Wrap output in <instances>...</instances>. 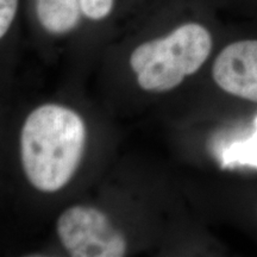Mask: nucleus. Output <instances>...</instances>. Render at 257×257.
I'll list each match as a JSON object with an SVG mask.
<instances>
[{
	"instance_id": "nucleus-2",
	"label": "nucleus",
	"mask_w": 257,
	"mask_h": 257,
	"mask_svg": "<svg viewBox=\"0 0 257 257\" xmlns=\"http://www.w3.org/2000/svg\"><path fill=\"white\" fill-rule=\"evenodd\" d=\"M212 50V36L198 23H186L163 37L143 42L128 57L137 86L148 93H165L199 72Z\"/></svg>"
},
{
	"instance_id": "nucleus-6",
	"label": "nucleus",
	"mask_w": 257,
	"mask_h": 257,
	"mask_svg": "<svg viewBox=\"0 0 257 257\" xmlns=\"http://www.w3.org/2000/svg\"><path fill=\"white\" fill-rule=\"evenodd\" d=\"M114 0H81L83 16L91 21L99 22L112 14Z\"/></svg>"
},
{
	"instance_id": "nucleus-7",
	"label": "nucleus",
	"mask_w": 257,
	"mask_h": 257,
	"mask_svg": "<svg viewBox=\"0 0 257 257\" xmlns=\"http://www.w3.org/2000/svg\"><path fill=\"white\" fill-rule=\"evenodd\" d=\"M19 8V0H0V41L10 31Z\"/></svg>"
},
{
	"instance_id": "nucleus-4",
	"label": "nucleus",
	"mask_w": 257,
	"mask_h": 257,
	"mask_svg": "<svg viewBox=\"0 0 257 257\" xmlns=\"http://www.w3.org/2000/svg\"><path fill=\"white\" fill-rule=\"evenodd\" d=\"M212 78L224 92L257 102V40L225 47L214 60Z\"/></svg>"
},
{
	"instance_id": "nucleus-5",
	"label": "nucleus",
	"mask_w": 257,
	"mask_h": 257,
	"mask_svg": "<svg viewBox=\"0 0 257 257\" xmlns=\"http://www.w3.org/2000/svg\"><path fill=\"white\" fill-rule=\"evenodd\" d=\"M35 6L41 27L55 36L75 30L83 16L81 0H36Z\"/></svg>"
},
{
	"instance_id": "nucleus-3",
	"label": "nucleus",
	"mask_w": 257,
	"mask_h": 257,
	"mask_svg": "<svg viewBox=\"0 0 257 257\" xmlns=\"http://www.w3.org/2000/svg\"><path fill=\"white\" fill-rule=\"evenodd\" d=\"M55 231L61 246L72 257H121L128 252L124 231L94 205L64 208L57 217Z\"/></svg>"
},
{
	"instance_id": "nucleus-8",
	"label": "nucleus",
	"mask_w": 257,
	"mask_h": 257,
	"mask_svg": "<svg viewBox=\"0 0 257 257\" xmlns=\"http://www.w3.org/2000/svg\"><path fill=\"white\" fill-rule=\"evenodd\" d=\"M233 155L230 160L239 161L242 163H250L257 165V135L252 137V140L246 141V143L238 144L232 149Z\"/></svg>"
},
{
	"instance_id": "nucleus-1",
	"label": "nucleus",
	"mask_w": 257,
	"mask_h": 257,
	"mask_svg": "<svg viewBox=\"0 0 257 257\" xmlns=\"http://www.w3.org/2000/svg\"><path fill=\"white\" fill-rule=\"evenodd\" d=\"M88 141L85 118L60 102H44L29 112L19 134L25 179L35 191L56 194L73 181Z\"/></svg>"
}]
</instances>
